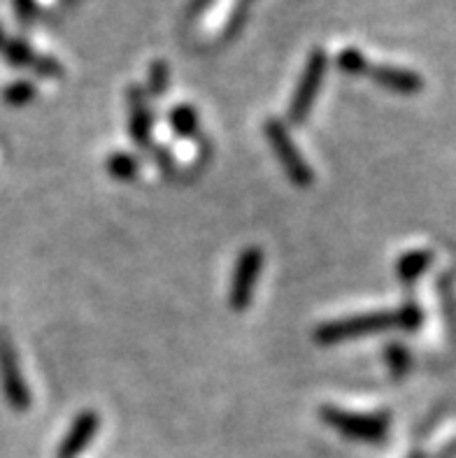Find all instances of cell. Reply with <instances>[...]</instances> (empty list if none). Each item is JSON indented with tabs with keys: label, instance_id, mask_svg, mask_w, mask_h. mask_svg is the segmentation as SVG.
Masks as SVG:
<instances>
[{
	"label": "cell",
	"instance_id": "1",
	"mask_svg": "<svg viewBox=\"0 0 456 458\" xmlns=\"http://www.w3.org/2000/svg\"><path fill=\"white\" fill-rule=\"evenodd\" d=\"M393 326H396V314L391 312L357 314V317H347V319L329 321V324L319 326L317 333H314V340L319 344H338L342 340H352V337L384 333Z\"/></svg>",
	"mask_w": 456,
	"mask_h": 458
},
{
	"label": "cell",
	"instance_id": "2",
	"mask_svg": "<svg viewBox=\"0 0 456 458\" xmlns=\"http://www.w3.org/2000/svg\"><path fill=\"white\" fill-rule=\"evenodd\" d=\"M322 419L349 440L380 442L389 430L387 414H358L347 412L340 407H323Z\"/></svg>",
	"mask_w": 456,
	"mask_h": 458
},
{
	"label": "cell",
	"instance_id": "3",
	"mask_svg": "<svg viewBox=\"0 0 456 458\" xmlns=\"http://www.w3.org/2000/svg\"><path fill=\"white\" fill-rule=\"evenodd\" d=\"M263 131H266L268 142H271L272 151L278 154L282 168L289 174V180L294 182L296 186H310L312 182H314V174H312V168L305 163L301 151L296 149L294 140H291L287 126H284L280 119H268Z\"/></svg>",
	"mask_w": 456,
	"mask_h": 458
},
{
	"label": "cell",
	"instance_id": "4",
	"mask_svg": "<svg viewBox=\"0 0 456 458\" xmlns=\"http://www.w3.org/2000/svg\"><path fill=\"white\" fill-rule=\"evenodd\" d=\"M0 386H3V394H5L12 410H17V412H26L29 410V384L23 379L17 352H14V344H12L10 335L5 331H0Z\"/></svg>",
	"mask_w": 456,
	"mask_h": 458
},
{
	"label": "cell",
	"instance_id": "5",
	"mask_svg": "<svg viewBox=\"0 0 456 458\" xmlns=\"http://www.w3.org/2000/svg\"><path fill=\"white\" fill-rule=\"evenodd\" d=\"M263 267V251L259 247H247L237 256L236 270H233L231 291H228V302L236 312H245L254 296L256 279Z\"/></svg>",
	"mask_w": 456,
	"mask_h": 458
},
{
	"label": "cell",
	"instance_id": "6",
	"mask_svg": "<svg viewBox=\"0 0 456 458\" xmlns=\"http://www.w3.org/2000/svg\"><path fill=\"white\" fill-rule=\"evenodd\" d=\"M326 54L322 49L312 52L310 61L305 65V72H303L301 81H298V89L294 93V100H291L289 107V119L294 123H303L310 114L314 98H317L319 89H322L323 75H326Z\"/></svg>",
	"mask_w": 456,
	"mask_h": 458
},
{
	"label": "cell",
	"instance_id": "7",
	"mask_svg": "<svg viewBox=\"0 0 456 458\" xmlns=\"http://www.w3.org/2000/svg\"><path fill=\"white\" fill-rule=\"evenodd\" d=\"M100 426V417L91 410L87 412L77 414L70 430L65 433L64 442H61V447H58V458H77L87 445L91 442V437L96 436V430Z\"/></svg>",
	"mask_w": 456,
	"mask_h": 458
},
{
	"label": "cell",
	"instance_id": "8",
	"mask_svg": "<svg viewBox=\"0 0 456 458\" xmlns=\"http://www.w3.org/2000/svg\"><path fill=\"white\" fill-rule=\"evenodd\" d=\"M151 128H154V116L147 107L145 93L140 89H131L128 91V133L135 145L142 149L151 145Z\"/></svg>",
	"mask_w": 456,
	"mask_h": 458
},
{
	"label": "cell",
	"instance_id": "9",
	"mask_svg": "<svg viewBox=\"0 0 456 458\" xmlns=\"http://www.w3.org/2000/svg\"><path fill=\"white\" fill-rule=\"evenodd\" d=\"M373 77H375V81L380 87L396 93H417L422 89V80H419L415 72H408V70L375 68L373 70Z\"/></svg>",
	"mask_w": 456,
	"mask_h": 458
},
{
	"label": "cell",
	"instance_id": "10",
	"mask_svg": "<svg viewBox=\"0 0 456 458\" xmlns=\"http://www.w3.org/2000/svg\"><path fill=\"white\" fill-rule=\"evenodd\" d=\"M105 168L110 173V177L119 182H131L135 180V174L140 170V163L138 158L126 154V151H116V154H110L108 161H105Z\"/></svg>",
	"mask_w": 456,
	"mask_h": 458
},
{
	"label": "cell",
	"instance_id": "11",
	"mask_svg": "<svg viewBox=\"0 0 456 458\" xmlns=\"http://www.w3.org/2000/svg\"><path fill=\"white\" fill-rule=\"evenodd\" d=\"M170 128L179 138H194L198 131V112L191 105H177L170 112Z\"/></svg>",
	"mask_w": 456,
	"mask_h": 458
},
{
	"label": "cell",
	"instance_id": "12",
	"mask_svg": "<svg viewBox=\"0 0 456 458\" xmlns=\"http://www.w3.org/2000/svg\"><path fill=\"white\" fill-rule=\"evenodd\" d=\"M428 261H431V256L426 251H410V254H405L399 261L400 282H415L426 270Z\"/></svg>",
	"mask_w": 456,
	"mask_h": 458
},
{
	"label": "cell",
	"instance_id": "13",
	"mask_svg": "<svg viewBox=\"0 0 456 458\" xmlns=\"http://www.w3.org/2000/svg\"><path fill=\"white\" fill-rule=\"evenodd\" d=\"M384 360H387L389 370H391V375H396V377H400V375H405V372L410 370V354H408V349L400 347V344H389V347L384 349Z\"/></svg>",
	"mask_w": 456,
	"mask_h": 458
},
{
	"label": "cell",
	"instance_id": "14",
	"mask_svg": "<svg viewBox=\"0 0 456 458\" xmlns=\"http://www.w3.org/2000/svg\"><path fill=\"white\" fill-rule=\"evenodd\" d=\"M338 68L347 75H364L366 70H368V61L358 49H345V52L338 56Z\"/></svg>",
	"mask_w": 456,
	"mask_h": 458
},
{
	"label": "cell",
	"instance_id": "15",
	"mask_svg": "<svg viewBox=\"0 0 456 458\" xmlns=\"http://www.w3.org/2000/svg\"><path fill=\"white\" fill-rule=\"evenodd\" d=\"M168 80H170V70L163 61H156L150 68V93L154 96H161L168 87Z\"/></svg>",
	"mask_w": 456,
	"mask_h": 458
},
{
	"label": "cell",
	"instance_id": "16",
	"mask_svg": "<svg viewBox=\"0 0 456 458\" xmlns=\"http://www.w3.org/2000/svg\"><path fill=\"white\" fill-rule=\"evenodd\" d=\"M35 96V89L30 81H14L5 91V100L10 105H26L30 103Z\"/></svg>",
	"mask_w": 456,
	"mask_h": 458
},
{
	"label": "cell",
	"instance_id": "17",
	"mask_svg": "<svg viewBox=\"0 0 456 458\" xmlns=\"http://www.w3.org/2000/svg\"><path fill=\"white\" fill-rule=\"evenodd\" d=\"M7 54V61H10L12 65H17V68H22V65H26L30 61V47L26 45V42H12L10 47L5 49Z\"/></svg>",
	"mask_w": 456,
	"mask_h": 458
},
{
	"label": "cell",
	"instance_id": "18",
	"mask_svg": "<svg viewBox=\"0 0 456 458\" xmlns=\"http://www.w3.org/2000/svg\"><path fill=\"white\" fill-rule=\"evenodd\" d=\"M396 324L405 331H415L417 326L422 324V314L417 310V305H405L399 314H396Z\"/></svg>",
	"mask_w": 456,
	"mask_h": 458
},
{
	"label": "cell",
	"instance_id": "19",
	"mask_svg": "<svg viewBox=\"0 0 456 458\" xmlns=\"http://www.w3.org/2000/svg\"><path fill=\"white\" fill-rule=\"evenodd\" d=\"M0 42H3V30H0Z\"/></svg>",
	"mask_w": 456,
	"mask_h": 458
}]
</instances>
